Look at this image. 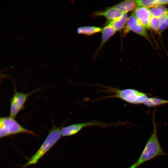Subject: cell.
Segmentation results:
<instances>
[{
	"mask_svg": "<svg viewBox=\"0 0 168 168\" xmlns=\"http://www.w3.org/2000/svg\"><path fill=\"white\" fill-rule=\"evenodd\" d=\"M26 133L35 136L34 132L26 129L19 124L14 119L11 117H1L0 119V137L19 133Z\"/></svg>",
	"mask_w": 168,
	"mask_h": 168,
	"instance_id": "cell-4",
	"label": "cell"
},
{
	"mask_svg": "<svg viewBox=\"0 0 168 168\" xmlns=\"http://www.w3.org/2000/svg\"><path fill=\"white\" fill-rule=\"evenodd\" d=\"M137 167H138V166H137L136 162H135L134 164L128 168H137Z\"/></svg>",
	"mask_w": 168,
	"mask_h": 168,
	"instance_id": "cell-19",
	"label": "cell"
},
{
	"mask_svg": "<svg viewBox=\"0 0 168 168\" xmlns=\"http://www.w3.org/2000/svg\"><path fill=\"white\" fill-rule=\"evenodd\" d=\"M38 90V89L28 93H24L17 91L15 89L14 93L10 100V116L15 119L24 107L28 97Z\"/></svg>",
	"mask_w": 168,
	"mask_h": 168,
	"instance_id": "cell-6",
	"label": "cell"
},
{
	"mask_svg": "<svg viewBox=\"0 0 168 168\" xmlns=\"http://www.w3.org/2000/svg\"><path fill=\"white\" fill-rule=\"evenodd\" d=\"M136 4V1L127 0L120 2L113 7L122 13H127L134 10Z\"/></svg>",
	"mask_w": 168,
	"mask_h": 168,
	"instance_id": "cell-11",
	"label": "cell"
},
{
	"mask_svg": "<svg viewBox=\"0 0 168 168\" xmlns=\"http://www.w3.org/2000/svg\"><path fill=\"white\" fill-rule=\"evenodd\" d=\"M133 13L143 26L145 28H150V22L152 16L149 10L147 8L139 7Z\"/></svg>",
	"mask_w": 168,
	"mask_h": 168,
	"instance_id": "cell-8",
	"label": "cell"
},
{
	"mask_svg": "<svg viewBox=\"0 0 168 168\" xmlns=\"http://www.w3.org/2000/svg\"><path fill=\"white\" fill-rule=\"evenodd\" d=\"M123 14V13L112 6L103 11L96 12L93 15L94 16H104L108 20V22H109L119 18Z\"/></svg>",
	"mask_w": 168,
	"mask_h": 168,
	"instance_id": "cell-9",
	"label": "cell"
},
{
	"mask_svg": "<svg viewBox=\"0 0 168 168\" xmlns=\"http://www.w3.org/2000/svg\"><path fill=\"white\" fill-rule=\"evenodd\" d=\"M62 128H58L55 125H53L40 148L23 166L22 168L35 164L38 162L61 138L62 136L61 130Z\"/></svg>",
	"mask_w": 168,
	"mask_h": 168,
	"instance_id": "cell-3",
	"label": "cell"
},
{
	"mask_svg": "<svg viewBox=\"0 0 168 168\" xmlns=\"http://www.w3.org/2000/svg\"><path fill=\"white\" fill-rule=\"evenodd\" d=\"M153 128L152 133L137 160L135 162L138 167L143 163L159 156L167 155L162 149L158 140L156 124L153 117Z\"/></svg>",
	"mask_w": 168,
	"mask_h": 168,
	"instance_id": "cell-2",
	"label": "cell"
},
{
	"mask_svg": "<svg viewBox=\"0 0 168 168\" xmlns=\"http://www.w3.org/2000/svg\"><path fill=\"white\" fill-rule=\"evenodd\" d=\"M137 4L140 7L146 8L156 7V0H141L136 1Z\"/></svg>",
	"mask_w": 168,
	"mask_h": 168,
	"instance_id": "cell-16",
	"label": "cell"
},
{
	"mask_svg": "<svg viewBox=\"0 0 168 168\" xmlns=\"http://www.w3.org/2000/svg\"><path fill=\"white\" fill-rule=\"evenodd\" d=\"M116 31L112 26L109 24H107L102 29L101 41L97 50L96 54L106 42L115 33Z\"/></svg>",
	"mask_w": 168,
	"mask_h": 168,
	"instance_id": "cell-10",
	"label": "cell"
},
{
	"mask_svg": "<svg viewBox=\"0 0 168 168\" xmlns=\"http://www.w3.org/2000/svg\"><path fill=\"white\" fill-rule=\"evenodd\" d=\"M160 24L158 18L152 16L150 22V28L155 31H159Z\"/></svg>",
	"mask_w": 168,
	"mask_h": 168,
	"instance_id": "cell-17",
	"label": "cell"
},
{
	"mask_svg": "<svg viewBox=\"0 0 168 168\" xmlns=\"http://www.w3.org/2000/svg\"><path fill=\"white\" fill-rule=\"evenodd\" d=\"M126 13H123L119 18L110 21L108 22L107 24L110 25L116 31H120L124 27L128 19Z\"/></svg>",
	"mask_w": 168,
	"mask_h": 168,
	"instance_id": "cell-13",
	"label": "cell"
},
{
	"mask_svg": "<svg viewBox=\"0 0 168 168\" xmlns=\"http://www.w3.org/2000/svg\"><path fill=\"white\" fill-rule=\"evenodd\" d=\"M168 27V16L163 21L160 26L159 32H162Z\"/></svg>",
	"mask_w": 168,
	"mask_h": 168,
	"instance_id": "cell-18",
	"label": "cell"
},
{
	"mask_svg": "<svg viewBox=\"0 0 168 168\" xmlns=\"http://www.w3.org/2000/svg\"><path fill=\"white\" fill-rule=\"evenodd\" d=\"M102 29L99 27L87 26L79 27L77 31L78 34L91 35L101 31Z\"/></svg>",
	"mask_w": 168,
	"mask_h": 168,
	"instance_id": "cell-12",
	"label": "cell"
},
{
	"mask_svg": "<svg viewBox=\"0 0 168 168\" xmlns=\"http://www.w3.org/2000/svg\"><path fill=\"white\" fill-rule=\"evenodd\" d=\"M168 104V100L156 97H148L143 104L148 107H154Z\"/></svg>",
	"mask_w": 168,
	"mask_h": 168,
	"instance_id": "cell-14",
	"label": "cell"
},
{
	"mask_svg": "<svg viewBox=\"0 0 168 168\" xmlns=\"http://www.w3.org/2000/svg\"><path fill=\"white\" fill-rule=\"evenodd\" d=\"M125 124V123L118 122L115 123H105L96 120L71 124L64 127L61 130L62 136L64 137L72 136L76 134L83 128L92 126H98L104 128L107 126H117Z\"/></svg>",
	"mask_w": 168,
	"mask_h": 168,
	"instance_id": "cell-5",
	"label": "cell"
},
{
	"mask_svg": "<svg viewBox=\"0 0 168 168\" xmlns=\"http://www.w3.org/2000/svg\"><path fill=\"white\" fill-rule=\"evenodd\" d=\"M152 16L159 18L168 11V9L163 6L154 7L149 10Z\"/></svg>",
	"mask_w": 168,
	"mask_h": 168,
	"instance_id": "cell-15",
	"label": "cell"
},
{
	"mask_svg": "<svg viewBox=\"0 0 168 168\" xmlns=\"http://www.w3.org/2000/svg\"><path fill=\"white\" fill-rule=\"evenodd\" d=\"M104 89L103 91L110 95L102 97L98 100L117 98L133 104H143L148 97L147 95L133 88L120 89L118 88L99 85Z\"/></svg>",
	"mask_w": 168,
	"mask_h": 168,
	"instance_id": "cell-1",
	"label": "cell"
},
{
	"mask_svg": "<svg viewBox=\"0 0 168 168\" xmlns=\"http://www.w3.org/2000/svg\"><path fill=\"white\" fill-rule=\"evenodd\" d=\"M130 31L145 37L148 36L145 28L139 22L133 13L128 18L124 33L127 34Z\"/></svg>",
	"mask_w": 168,
	"mask_h": 168,
	"instance_id": "cell-7",
	"label": "cell"
}]
</instances>
